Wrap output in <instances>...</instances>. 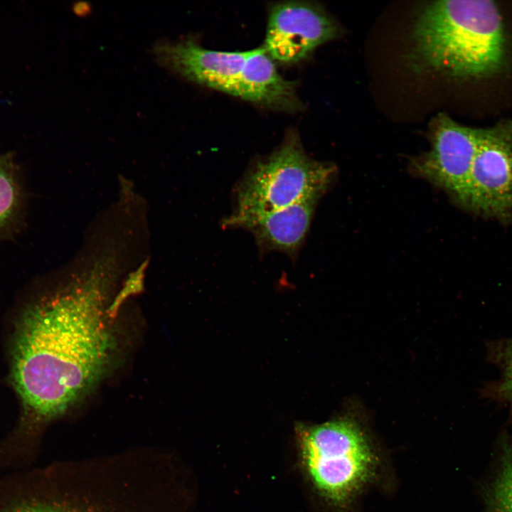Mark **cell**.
Masks as SVG:
<instances>
[{"label":"cell","mask_w":512,"mask_h":512,"mask_svg":"<svg viewBox=\"0 0 512 512\" xmlns=\"http://www.w3.org/2000/svg\"><path fill=\"white\" fill-rule=\"evenodd\" d=\"M105 262L29 303L14 324L9 377L21 412L1 444L16 460L31 461L43 425L79 402L107 370L116 341L109 304L116 267Z\"/></svg>","instance_id":"obj_1"},{"label":"cell","mask_w":512,"mask_h":512,"mask_svg":"<svg viewBox=\"0 0 512 512\" xmlns=\"http://www.w3.org/2000/svg\"><path fill=\"white\" fill-rule=\"evenodd\" d=\"M414 36L417 63L454 78H489L506 63L503 21L491 1L434 2L421 14Z\"/></svg>","instance_id":"obj_2"},{"label":"cell","mask_w":512,"mask_h":512,"mask_svg":"<svg viewBox=\"0 0 512 512\" xmlns=\"http://www.w3.org/2000/svg\"><path fill=\"white\" fill-rule=\"evenodd\" d=\"M296 435L304 471L316 493L338 509L351 507L377 479L379 450L358 421L343 417L299 424Z\"/></svg>","instance_id":"obj_3"},{"label":"cell","mask_w":512,"mask_h":512,"mask_svg":"<svg viewBox=\"0 0 512 512\" xmlns=\"http://www.w3.org/2000/svg\"><path fill=\"white\" fill-rule=\"evenodd\" d=\"M335 168L311 159L295 132H290L272 153L247 171L235 193V208L225 225L270 213L300 200L319 197Z\"/></svg>","instance_id":"obj_4"},{"label":"cell","mask_w":512,"mask_h":512,"mask_svg":"<svg viewBox=\"0 0 512 512\" xmlns=\"http://www.w3.org/2000/svg\"><path fill=\"white\" fill-rule=\"evenodd\" d=\"M464 206L502 221L512 217V120L481 129Z\"/></svg>","instance_id":"obj_5"},{"label":"cell","mask_w":512,"mask_h":512,"mask_svg":"<svg viewBox=\"0 0 512 512\" xmlns=\"http://www.w3.org/2000/svg\"><path fill=\"white\" fill-rule=\"evenodd\" d=\"M430 131L431 149L414 161L413 169L464 206L481 129L462 126L447 114H439L433 119Z\"/></svg>","instance_id":"obj_6"},{"label":"cell","mask_w":512,"mask_h":512,"mask_svg":"<svg viewBox=\"0 0 512 512\" xmlns=\"http://www.w3.org/2000/svg\"><path fill=\"white\" fill-rule=\"evenodd\" d=\"M339 33L337 23L319 6L285 1L270 9L262 47L274 61L294 63Z\"/></svg>","instance_id":"obj_7"},{"label":"cell","mask_w":512,"mask_h":512,"mask_svg":"<svg viewBox=\"0 0 512 512\" xmlns=\"http://www.w3.org/2000/svg\"><path fill=\"white\" fill-rule=\"evenodd\" d=\"M152 53L161 67L189 81L235 96L251 50L221 51L203 48L193 39L159 40Z\"/></svg>","instance_id":"obj_8"},{"label":"cell","mask_w":512,"mask_h":512,"mask_svg":"<svg viewBox=\"0 0 512 512\" xmlns=\"http://www.w3.org/2000/svg\"><path fill=\"white\" fill-rule=\"evenodd\" d=\"M319 199L306 198L284 208L225 225L248 230L262 250L294 256L306 238Z\"/></svg>","instance_id":"obj_9"},{"label":"cell","mask_w":512,"mask_h":512,"mask_svg":"<svg viewBox=\"0 0 512 512\" xmlns=\"http://www.w3.org/2000/svg\"><path fill=\"white\" fill-rule=\"evenodd\" d=\"M235 97L268 108L297 112L302 108L295 84L277 71L263 47L252 49L243 65Z\"/></svg>","instance_id":"obj_10"},{"label":"cell","mask_w":512,"mask_h":512,"mask_svg":"<svg viewBox=\"0 0 512 512\" xmlns=\"http://www.w3.org/2000/svg\"><path fill=\"white\" fill-rule=\"evenodd\" d=\"M43 474L23 469L0 475V512H64L47 497Z\"/></svg>","instance_id":"obj_11"},{"label":"cell","mask_w":512,"mask_h":512,"mask_svg":"<svg viewBox=\"0 0 512 512\" xmlns=\"http://www.w3.org/2000/svg\"><path fill=\"white\" fill-rule=\"evenodd\" d=\"M17 166L13 154L0 155V234L16 217L21 203Z\"/></svg>","instance_id":"obj_12"},{"label":"cell","mask_w":512,"mask_h":512,"mask_svg":"<svg viewBox=\"0 0 512 512\" xmlns=\"http://www.w3.org/2000/svg\"><path fill=\"white\" fill-rule=\"evenodd\" d=\"M489 502L494 512H512V462L502 466L492 485Z\"/></svg>","instance_id":"obj_13"},{"label":"cell","mask_w":512,"mask_h":512,"mask_svg":"<svg viewBox=\"0 0 512 512\" xmlns=\"http://www.w3.org/2000/svg\"><path fill=\"white\" fill-rule=\"evenodd\" d=\"M499 360L502 379L498 393L502 398L512 399V339L506 343L501 351Z\"/></svg>","instance_id":"obj_14"}]
</instances>
